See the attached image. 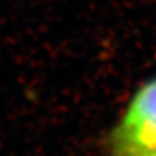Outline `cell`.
<instances>
[{"instance_id": "cell-2", "label": "cell", "mask_w": 156, "mask_h": 156, "mask_svg": "<svg viewBox=\"0 0 156 156\" xmlns=\"http://www.w3.org/2000/svg\"><path fill=\"white\" fill-rule=\"evenodd\" d=\"M134 156H156V149H152V151H148V152H144V153H140V155H134Z\"/></svg>"}, {"instance_id": "cell-1", "label": "cell", "mask_w": 156, "mask_h": 156, "mask_svg": "<svg viewBox=\"0 0 156 156\" xmlns=\"http://www.w3.org/2000/svg\"><path fill=\"white\" fill-rule=\"evenodd\" d=\"M112 156L156 149V79L142 84L111 136Z\"/></svg>"}]
</instances>
